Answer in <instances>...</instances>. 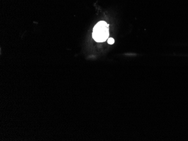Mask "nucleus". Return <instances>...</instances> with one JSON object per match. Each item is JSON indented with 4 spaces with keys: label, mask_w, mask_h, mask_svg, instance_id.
I'll return each instance as SVG.
<instances>
[{
    "label": "nucleus",
    "mask_w": 188,
    "mask_h": 141,
    "mask_svg": "<svg viewBox=\"0 0 188 141\" xmlns=\"http://www.w3.org/2000/svg\"><path fill=\"white\" fill-rule=\"evenodd\" d=\"M109 25L104 21L98 22L94 27L92 37L97 42L106 41L109 35Z\"/></svg>",
    "instance_id": "1"
},
{
    "label": "nucleus",
    "mask_w": 188,
    "mask_h": 141,
    "mask_svg": "<svg viewBox=\"0 0 188 141\" xmlns=\"http://www.w3.org/2000/svg\"><path fill=\"white\" fill-rule=\"evenodd\" d=\"M108 43L109 44H113L115 43V39L113 38H109L108 39Z\"/></svg>",
    "instance_id": "2"
}]
</instances>
